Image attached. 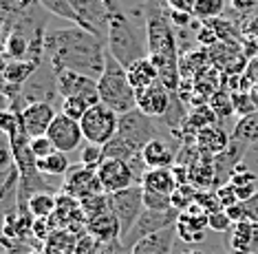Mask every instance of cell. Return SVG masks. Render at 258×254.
I'll return each instance as SVG.
<instances>
[{"instance_id":"25","label":"cell","mask_w":258,"mask_h":254,"mask_svg":"<svg viewBox=\"0 0 258 254\" xmlns=\"http://www.w3.org/2000/svg\"><path fill=\"white\" fill-rule=\"evenodd\" d=\"M29 51H31V42L25 33L20 31H9L5 33V40H3V56H5V62H11V60H29Z\"/></svg>"},{"instance_id":"9","label":"cell","mask_w":258,"mask_h":254,"mask_svg":"<svg viewBox=\"0 0 258 254\" xmlns=\"http://www.w3.org/2000/svg\"><path fill=\"white\" fill-rule=\"evenodd\" d=\"M62 192L69 194V197H75L78 201H84L89 197H95V194H102V181H99L97 170L86 168V166H71L69 173L64 175L62 181Z\"/></svg>"},{"instance_id":"8","label":"cell","mask_w":258,"mask_h":254,"mask_svg":"<svg viewBox=\"0 0 258 254\" xmlns=\"http://www.w3.org/2000/svg\"><path fill=\"white\" fill-rule=\"evenodd\" d=\"M78 16V27L106 38L108 33V3L106 0H69Z\"/></svg>"},{"instance_id":"10","label":"cell","mask_w":258,"mask_h":254,"mask_svg":"<svg viewBox=\"0 0 258 254\" xmlns=\"http://www.w3.org/2000/svg\"><path fill=\"white\" fill-rule=\"evenodd\" d=\"M97 175H99V181H102V188L106 194L121 192L126 188L139 184L133 166L128 162H121V159H106L97 168Z\"/></svg>"},{"instance_id":"1","label":"cell","mask_w":258,"mask_h":254,"mask_svg":"<svg viewBox=\"0 0 258 254\" xmlns=\"http://www.w3.org/2000/svg\"><path fill=\"white\" fill-rule=\"evenodd\" d=\"M44 49L51 60V69H69L75 73L99 80L106 69V38L86 31L78 25L64 29H49Z\"/></svg>"},{"instance_id":"22","label":"cell","mask_w":258,"mask_h":254,"mask_svg":"<svg viewBox=\"0 0 258 254\" xmlns=\"http://www.w3.org/2000/svg\"><path fill=\"white\" fill-rule=\"evenodd\" d=\"M142 157L146 162V166L150 168H172L177 164V150H172L166 141H161L159 137L152 139L148 146L142 150Z\"/></svg>"},{"instance_id":"52","label":"cell","mask_w":258,"mask_h":254,"mask_svg":"<svg viewBox=\"0 0 258 254\" xmlns=\"http://www.w3.org/2000/svg\"><path fill=\"white\" fill-rule=\"evenodd\" d=\"M251 252L258 254V223H256V234H254V245H251Z\"/></svg>"},{"instance_id":"30","label":"cell","mask_w":258,"mask_h":254,"mask_svg":"<svg viewBox=\"0 0 258 254\" xmlns=\"http://www.w3.org/2000/svg\"><path fill=\"white\" fill-rule=\"evenodd\" d=\"M104 153H106V159H121V162H128V164L139 155V150L133 148V146L128 144L126 139H121L119 135H115V137L104 146Z\"/></svg>"},{"instance_id":"45","label":"cell","mask_w":258,"mask_h":254,"mask_svg":"<svg viewBox=\"0 0 258 254\" xmlns=\"http://www.w3.org/2000/svg\"><path fill=\"white\" fill-rule=\"evenodd\" d=\"M5 247H7V254H42L29 245H22L20 239H16V243H9V239H5Z\"/></svg>"},{"instance_id":"43","label":"cell","mask_w":258,"mask_h":254,"mask_svg":"<svg viewBox=\"0 0 258 254\" xmlns=\"http://www.w3.org/2000/svg\"><path fill=\"white\" fill-rule=\"evenodd\" d=\"M170 11H181V14H192L197 0H166Z\"/></svg>"},{"instance_id":"34","label":"cell","mask_w":258,"mask_h":254,"mask_svg":"<svg viewBox=\"0 0 258 254\" xmlns=\"http://www.w3.org/2000/svg\"><path fill=\"white\" fill-rule=\"evenodd\" d=\"M89 109H91V104L82 97H62V104H60V113H64L67 117H73L78 122L86 115Z\"/></svg>"},{"instance_id":"6","label":"cell","mask_w":258,"mask_h":254,"mask_svg":"<svg viewBox=\"0 0 258 254\" xmlns=\"http://www.w3.org/2000/svg\"><path fill=\"white\" fill-rule=\"evenodd\" d=\"M117 135L121 139H126L133 148L142 153L152 139H157V126L152 122V117L142 113L139 109H133L128 113L119 115V128Z\"/></svg>"},{"instance_id":"50","label":"cell","mask_w":258,"mask_h":254,"mask_svg":"<svg viewBox=\"0 0 258 254\" xmlns=\"http://www.w3.org/2000/svg\"><path fill=\"white\" fill-rule=\"evenodd\" d=\"M31 232L36 234L38 239H46V237H49V232H46V219H36V221H33Z\"/></svg>"},{"instance_id":"12","label":"cell","mask_w":258,"mask_h":254,"mask_svg":"<svg viewBox=\"0 0 258 254\" xmlns=\"http://www.w3.org/2000/svg\"><path fill=\"white\" fill-rule=\"evenodd\" d=\"M49 139L55 144V148L60 153H73L80 148L82 139H84V133H82V126L78 120L73 117H67L64 113H57L53 124L49 128Z\"/></svg>"},{"instance_id":"4","label":"cell","mask_w":258,"mask_h":254,"mask_svg":"<svg viewBox=\"0 0 258 254\" xmlns=\"http://www.w3.org/2000/svg\"><path fill=\"white\" fill-rule=\"evenodd\" d=\"M108 201H110V210L115 212V217L119 219L121 226V243L131 237V232L137 226L139 217L144 215L146 206H144V188L142 184L131 186L121 192L108 194Z\"/></svg>"},{"instance_id":"49","label":"cell","mask_w":258,"mask_h":254,"mask_svg":"<svg viewBox=\"0 0 258 254\" xmlns=\"http://www.w3.org/2000/svg\"><path fill=\"white\" fill-rule=\"evenodd\" d=\"M258 192L256 184H247V186H236V194H238V201H249L251 197Z\"/></svg>"},{"instance_id":"19","label":"cell","mask_w":258,"mask_h":254,"mask_svg":"<svg viewBox=\"0 0 258 254\" xmlns=\"http://www.w3.org/2000/svg\"><path fill=\"white\" fill-rule=\"evenodd\" d=\"M40 71V62L33 60H11L3 67V82L7 86L25 88V84Z\"/></svg>"},{"instance_id":"37","label":"cell","mask_w":258,"mask_h":254,"mask_svg":"<svg viewBox=\"0 0 258 254\" xmlns=\"http://www.w3.org/2000/svg\"><path fill=\"white\" fill-rule=\"evenodd\" d=\"M208 226L210 230H214V232H230L232 226H234V221L230 219V215H227L225 210H216L212 212V215H208Z\"/></svg>"},{"instance_id":"36","label":"cell","mask_w":258,"mask_h":254,"mask_svg":"<svg viewBox=\"0 0 258 254\" xmlns=\"http://www.w3.org/2000/svg\"><path fill=\"white\" fill-rule=\"evenodd\" d=\"M29 146H31V153L36 155V159H44L49 157L51 153H55V144L49 139V135H40V137L29 139Z\"/></svg>"},{"instance_id":"46","label":"cell","mask_w":258,"mask_h":254,"mask_svg":"<svg viewBox=\"0 0 258 254\" xmlns=\"http://www.w3.org/2000/svg\"><path fill=\"white\" fill-rule=\"evenodd\" d=\"M243 206H245V212H247V221L258 223V192L249 201H243Z\"/></svg>"},{"instance_id":"2","label":"cell","mask_w":258,"mask_h":254,"mask_svg":"<svg viewBox=\"0 0 258 254\" xmlns=\"http://www.w3.org/2000/svg\"><path fill=\"white\" fill-rule=\"evenodd\" d=\"M142 22H135L121 9L119 3H115L108 11L106 49L124 69L142 58H148V38H146V27H142Z\"/></svg>"},{"instance_id":"5","label":"cell","mask_w":258,"mask_h":254,"mask_svg":"<svg viewBox=\"0 0 258 254\" xmlns=\"http://www.w3.org/2000/svg\"><path fill=\"white\" fill-rule=\"evenodd\" d=\"M80 126H82V133H84V139L89 141V144L106 146L117 135L119 115H117L113 109H108L106 104L99 102L86 111V115L80 120Z\"/></svg>"},{"instance_id":"14","label":"cell","mask_w":258,"mask_h":254,"mask_svg":"<svg viewBox=\"0 0 258 254\" xmlns=\"http://www.w3.org/2000/svg\"><path fill=\"white\" fill-rule=\"evenodd\" d=\"M170 102H172V91L163 82H157L148 88L137 91V109L152 117V120L155 117H166Z\"/></svg>"},{"instance_id":"28","label":"cell","mask_w":258,"mask_h":254,"mask_svg":"<svg viewBox=\"0 0 258 254\" xmlns=\"http://www.w3.org/2000/svg\"><path fill=\"white\" fill-rule=\"evenodd\" d=\"M71 168V162H69L67 153H51L49 157L44 159H38V170L42 175H51V177H64Z\"/></svg>"},{"instance_id":"21","label":"cell","mask_w":258,"mask_h":254,"mask_svg":"<svg viewBox=\"0 0 258 254\" xmlns=\"http://www.w3.org/2000/svg\"><path fill=\"white\" fill-rule=\"evenodd\" d=\"M174 237H177L174 228L155 232V234H150V237L137 241V243L133 245V254H172Z\"/></svg>"},{"instance_id":"24","label":"cell","mask_w":258,"mask_h":254,"mask_svg":"<svg viewBox=\"0 0 258 254\" xmlns=\"http://www.w3.org/2000/svg\"><path fill=\"white\" fill-rule=\"evenodd\" d=\"M254 234H256V223H251V221L234 223L232 230L227 232V241H225L227 250L230 252H251Z\"/></svg>"},{"instance_id":"3","label":"cell","mask_w":258,"mask_h":254,"mask_svg":"<svg viewBox=\"0 0 258 254\" xmlns=\"http://www.w3.org/2000/svg\"><path fill=\"white\" fill-rule=\"evenodd\" d=\"M97 88L102 104L113 109L117 115H124L128 111L137 109V91L128 80L126 69L110 53L106 58V69H104L102 78L97 80Z\"/></svg>"},{"instance_id":"18","label":"cell","mask_w":258,"mask_h":254,"mask_svg":"<svg viewBox=\"0 0 258 254\" xmlns=\"http://www.w3.org/2000/svg\"><path fill=\"white\" fill-rule=\"evenodd\" d=\"M232 135H227L225 131H221L219 126H208L203 131L197 133V148L201 150L203 157H216L230 146Z\"/></svg>"},{"instance_id":"26","label":"cell","mask_w":258,"mask_h":254,"mask_svg":"<svg viewBox=\"0 0 258 254\" xmlns=\"http://www.w3.org/2000/svg\"><path fill=\"white\" fill-rule=\"evenodd\" d=\"M27 208L33 215V219H49L57 210V197L53 192H38L29 199Z\"/></svg>"},{"instance_id":"40","label":"cell","mask_w":258,"mask_h":254,"mask_svg":"<svg viewBox=\"0 0 258 254\" xmlns=\"http://www.w3.org/2000/svg\"><path fill=\"white\" fill-rule=\"evenodd\" d=\"M214 192H216V197H219L223 210H227V208H232V206L240 204L238 201V194H236V186H234V184H223V186L216 188Z\"/></svg>"},{"instance_id":"47","label":"cell","mask_w":258,"mask_h":254,"mask_svg":"<svg viewBox=\"0 0 258 254\" xmlns=\"http://www.w3.org/2000/svg\"><path fill=\"white\" fill-rule=\"evenodd\" d=\"M225 212H227V215H230V219H232L234 223L247 221V212H245V206H243V201L236 204V206H232V208H227Z\"/></svg>"},{"instance_id":"38","label":"cell","mask_w":258,"mask_h":254,"mask_svg":"<svg viewBox=\"0 0 258 254\" xmlns=\"http://www.w3.org/2000/svg\"><path fill=\"white\" fill-rule=\"evenodd\" d=\"M144 206H146V210H170L172 208V197L144 190Z\"/></svg>"},{"instance_id":"31","label":"cell","mask_w":258,"mask_h":254,"mask_svg":"<svg viewBox=\"0 0 258 254\" xmlns=\"http://www.w3.org/2000/svg\"><path fill=\"white\" fill-rule=\"evenodd\" d=\"M223 7H225L223 0H197L192 16H195L197 20H201V22H210V20L221 18Z\"/></svg>"},{"instance_id":"15","label":"cell","mask_w":258,"mask_h":254,"mask_svg":"<svg viewBox=\"0 0 258 254\" xmlns=\"http://www.w3.org/2000/svg\"><path fill=\"white\" fill-rule=\"evenodd\" d=\"M249 146L243 144V141L238 139H232L230 146H227L225 150L221 153V155L214 157V170H216V188L223 186V184H230L234 170H236V166L240 164V159H243V155L247 153ZM214 188V190H216Z\"/></svg>"},{"instance_id":"17","label":"cell","mask_w":258,"mask_h":254,"mask_svg":"<svg viewBox=\"0 0 258 254\" xmlns=\"http://www.w3.org/2000/svg\"><path fill=\"white\" fill-rule=\"evenodd\" d=\"M208 215H192V212H181L177 223H174V232L177 239L183 243H201L208 237Z\"/></svg>"},{"instance_id":"13","label":"cell","mask_w":258,"mask_h":254,"mask_svg":"<svg viewBox=\"0 0 258 254\" xmlns=\"http://www.w3.org/2000/svg\"><path fill=\"white\" fill-rule=\"evenodd\" d=\"M57 115V111L53 109L51 102H33V104H27L25 111L20 115V122H22V131L27 133L29 139L33 137H40V135H46L51 128Z\"/></svg>"},{"instance_id":"20","label":"cell","mask_w":258,"mask_h":254,"mask_svg":"<svg viewBox=\"0 0 258 254\" xmlns=\"http://www.w3.org/2000/svg\"><path fill=\"white\" fill-rule=\"evenodd\" d=\"M142 188L146 192H157L172 197V192L179 188L177 179H174L172 168H150L142 179Z\"/></svg>"},{"instance_id":"51","label":"cell","mask_w":258,"mask_h":254,"mask_svg":"<svg viewBox=\"0 0 258 254\" xmlns=\"http://www.w3.org/2000/svg\"><path fill=\"white\" fill-rule=\"evenodd\" d=\"M18 5H20V0H0V9H3V18H5V16H9V14H14V11L18 9Z\"/></svg>"},{"instance_id":"27","label":"cell","mask_w":258,"mask_h":254,"mask_svg":"<svg viewBox=\"0 0 258 254\" xmlns=\"http://www.w3.org/2000/svg\"><path fill=\"white\" fill-rule=\"evenodd\" d=\"M232 139H238L247 146L256 144L258 141V111H254V113H249L245 117H238L236 126H234V131H232Z\"/></svg>"},{"instance_id":"53","label":"cell","mask_w":258,"mask_h":254,"mask_svg":"<svg viewBox=\"0 0 258 254\" xmlns=\"http://www.w3.org/2000/svg\"><path fill=\"white\" fill-rule=\"evenodd\" d=\"M31 3H36V0H20L18 7H25V5H31Z\"/></svg>"},{"instance_id":"33","label":"cell","mask_w":258,"mask_h":254,"mask_svg":"<svg viewBox=\"0 0 258 254\" xmlns=\"http://www.w3.org/2000/svg\"><path fill=\"white\" fill-rule=\"evenodd\" d=\"M197 194L199 190L192 184H183V186H179L177 190L172 192V208H177L179 212H185L190 206H195L197 201Z\"/></svg>"},{"instance_id":"23","label":"cell","mask_w":258,"mask_h":254,"mask_svg":"<svg viewBox=\"0 0 258 254\" xmlns=\"http://www.w3.org/2000/svg\"><path fill=\"white\" fill-rule=\"evenodd\" d=\"M126 75H128V80H131L135 91H142V88H148L159 82V71H157L155 62H152L150 58H142V60L131 64V67L126 69Z\"/></svg>"},{"instance_id":"29","label":"cell","mask_w":258,"mask_h":254,"mask_svg":"<svg viewBox=\"0 0 258 254\" xmlns=\"http://www.w3.org/2000/svg\"><path fill=\"white\" fill-rule=\"evenodd\" d=\"M208 104L212 106V111L216 113L219 120H227L230 115H234V93H230L225 86L214 91L212 97L208 99Z\"/></svg>"},{"instance_id":"32","label":"cell","mask_w":258,"mask_h":254,"mask_svg":"<svg viewBox=\"0 0 258 254\" xmlns=\"http://www.w3.org/2000/svg\"><path fill=\"white\" fill-rule=\"evenodd\" d=\"M104 162H106V153H104V146H99V144H89V141H86V146H84V148H82V153H80V164H82V166L97 170Z\"/></svg>"},{"instance_id":"55","label":"cell","mask_w":258,"mask_h":254,"mask_svg":"<svg viewBox=\"0 0 258 254\" xmlns=\"http://www.w3.org/2000/svg\"><path fill=\"white\" fill-rule=\"evenodd\" d=\"M230 254H256V252H230Z\"/></svg>"},{"instance_id":"16","label":"cell","mask_w":258,"mask_h":254,"mask_svg":"<svg viewBox=\"0 0 258 254\" xmlns=\"http://www.w3.org/2000/svg\"><path fill=\"white\" fill-rule=\"evenodd\" d=\"M86 232H89L97 243L108 245V243H115V241H121V226H119V219L115 217L113 210H106V212H102V215L86 221Z\"/></svg>"},{"instance_id":"35","label":"cell","mask_w":258,"mask_h":254,"mask_svg":"<svg viewBox=\"0 0 258 254\" xmlns=\"http://www.w3.org/2000/svg\"><path fill=\"white\" fill-rule=\"evenodd\" d=\"M258 111V102L254 97V93H247V91H236L234 93V113L245 117L249 113Z\"/></svg>"},{"instance_id":"54","label":"cell","mask_w":258,"mask_h":254,"mask_svg":"<svg viewBox=\"0 0 258 254\" xmlns=\"http://www.w3.org/2000/svg\"><path fill=\"white\" fill-rule=\"evenodd\" d=\"M183 254H203V252H199V250H187V252H183Z\"/></svg>"},{"instance_id":"11","label":"cell","mask_w":258,"mask_h":254,"mask_svg":"<svg viewBox=\"0 0 258 254\" xmlns=\"http://www.w3.org/2000/svg\"><path fill=\"white\" fill-rule=\"evenodd\" d=\"M181 212L177 208H170V210H144V215L139 217L137 226L131 232V237L126 241H131L128 245H135L137 241H142L146 237H150V234L155 232H161V230H168V228H174V223H177Z\"/></svg>"},{"instance_id":"39","label":"cell","mask_w":258,"mask_h":254,"mask_svg":"<svg viewBox=\"0 0 258 254\" xmlns=\"http://www.w3.org/2000/svg\"><path fill=\"white\" fill-rule=\"evenodd\" d=\"M197 204L203 208L205 215H212V212H216V210H223L219 197H216V192H212V190H199Z\"/></svg>"},{"instance_id":"48","label":"cell","mask_w":258,"mask_h":254,"mask_svg":"<svg viewBox=\"0 0 258 254\" xmlns=\"http://www.w3.org/2000/svg\"><path fill=\"white\" fill-rule=\"evenodd\" d=\"M243 73H245V78H247L251 84L258 86V58H251V60L245 64V71H243Z\"/></svg>"},{"instance_id":"7","label":"cell","mask_w":258,"mask_h":254,"mask_svg":"<svg viewBox=\"0 0 258 254\" xmlns=\"http://www.w3.org/2000/svg\"><path fill=\"white\" fill-rule=\"evenodd\" d=\"M55 75V86H57V95L60 97H82L86 99L91 106L99 104V88L97 80L89 78V75L75 73L69 69H51Z\"/></svg>"},{"instance_id":"44","label":"cell","mask_w":258,"mask_h":254,"mask_svg":"<svg viewBox=\"0 0 258 254\" xmlns=\"http://www.w3.org/2000/svg\"><path fill=\"white\" fill-rule=\"evenodd\" d=\"M230 5H232V9L236 11V14H251L256 7H258V0H230Z\"/></svg>"},{"instance_id":"41","label":"cell","mask_w":258,"mask_h":254,"mask_svg":"<svg viewBox=\"0 0 258 254\" xmlns=\"http://www.w3.org/2000/svg\"><path fill=\"white\" fill-rule=\"evenodd\" d=\"M256 181H258L256 173H251L245 164H238L236 170H234V175H232V179H230V184H234V186H247V184H256Z\"/></svg>"},{"instance_id":"42","label":"cell","mask_w":258,"mask_h":254,"mask_svg":"<svg viewBox=\"0 0 258 254\" xmlns=\"http://www.w3.org/2000/svg\"><path fill=\"white\" fill-rule=\"evenodd\" d=\"M170 20L177 29H187L195 22V16L192 14H181V11H170Z\"/></svg>"}]
</instances>
